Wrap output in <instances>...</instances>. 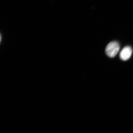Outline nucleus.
<instances>
[{
    "label": "nucleus",
    "instance_id": "1",
    "mask_svg": "<svg viewBox=\"0 0 133 133\" xmlns=\"http://www.w3.org/2000/svg\"><path fill=\"white\" fill-rule=\"evenodd\" d=\"M120 49L119 44L117 42H112L108 44L106 48L107 55L109 57L113 58L115 56Z\"/></svg>",
    "mask_w": 133,
    "mask_h": 133
},
{
    "label": "nucleus",
    "instance_id": "2",
    "mask_svg": "<svg viewBox=\"0 0 133 133\" xmlns=\"http://www.w3.org/2000/svg\"><path fill=\"white\" fill-rule=\"evenodd\" d=\"M132 50L130 46H126L123 48L120 53V57L122 60L126 61L131 57Z\"/></svg>",
    "mask_w": 133,
    "mask_h": 133
}]
</instances>
